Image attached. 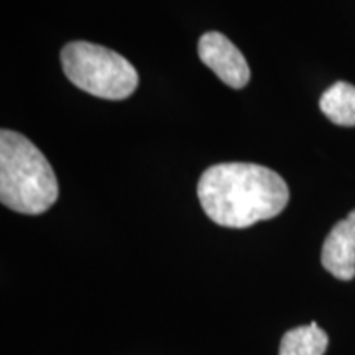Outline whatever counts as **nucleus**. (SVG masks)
I'll list each match as a JSON object with an SVG mask.
<instances>
[{"mask_svg":"<svg viewBox=\"0 0 355 355\" xmlns=\"http://www.w3.org/2000/svg\"><path fill=\"white\" fill-rule=\"evenodd\" d=\"M198 198L217 225L245 229L282 214L290 201V189L277 171L266 166L219 163L202 173Z\"/></svg>","mask_w":355,"mask_h":355,"instance_id":"f257e3e1","label":"nucleus"},{"mask_svg":"<svg viewBox=\"0 0 355 355\" xmlns=\"http://www.w3.org/2000/svg\"><path fill=\"white\" fill-rule=\"evenodd\" d=\"M60 196L44 155L19 132H0V201L20 214H43Z\"/></svg>","mask_w":355,"mask_h":355,"instance_id":"f03ea898","label":"nucleus"},{"mask_svg":"<svg viewBox=\"0 0 355 355\" xmlns=\"http://www.w3.org/2000/svg\"><path fill=\"white\" fill-rule=\"evenodd\" d=\"M66 78L101 99L122 101L139 86V73L122 55L89 42L68 43L61 51Z\"/></svg>","mask_w":355,"mask_h":355,"instance_id":"7ed1b4c3","label":"nucleus"},{"mask_svg":"<svg viewBox=\"0 0 355 355\" xmlns=\"http://www.w3.org/2000/svg\"><path fill=\"white\" fill-rule=\"evenodd\" d=\"M199 58L216 73L222 83L234 89L245 87L250 81V68L239 48L219 32L204 33L198 44Z\"/></svg>","mask_w":355,"mask_h":355,"instance_id":"20e7f679","label":"nucleus"},{"mask_svg":"<svg viewBox=\"0 0 355 355\" xmlns=\"http://www.w3.org/2000/svg\"><path fill=\"white\" fill-rule=\"evenodd\" d=\"M321 263L332 277L344 282L355 277V209L337 222L326 237Z\"/></svg>","mask_w":355,"mask_h":355,"instance_id":"39448f33","label":"nucleus"},{"mask_svg":"<svg viewBox=\"0 0 355 355\" xmlns=\"http://www.w3.org/2000/svg\"><path fill=\"white\" fill-rule=\"evenodd\" d=\"M319 107L336 125L355 127V86L339 81L321 96Z\"/></svg>","mask_w":355,"mask_h":355,"instance_id":"423d86ee","label":"nucleus"},{"mask_svg":"<svg viewBox=\"0 0 355 355\" xmlns=\"http://www.w3.org/2000/svg\"><path fill=\"white\" fill-rule=\"evenodd\" d=\"M329 337L316 322L288 331L282 337L279 355H324Z\"/></svg>","mask_w":355,"mask_h":355,"instance_id":"0eeeda50","label":"nucleus"}]
</instances>
